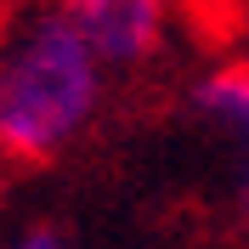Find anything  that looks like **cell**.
Wrapping results in <instances>:
<instances>
[{"instance_id":"3957f363","label":"cell","mask_w":249,"mask_h":249,"mask_svg":"<svg viewBox=\"0 0 249 249\" xmlns=\"http://www.w3.org/2000/svg\"><path fill=\"white\" fill-rule=\"evenodd\" d=\"M193 113L227 147V193L238 221L249 227V62H227L193 85Z\"/></svg>"},{"instance_id":"7a4b0ae2","label":"cell","mask_w":249,"mask_h":249,"mask_svg":"<svg viewBox=\"0 0 249 249\" xmlns=\"http://www.w3.org/2000/svg\"><path fill=\"white\" fill-rule=\"evenodd\" d=\"M62 12L79 23V34L113 74H130L164 51L176 0H62Z\"/></svg>"},{"instance_id":"6da1fadb","label":"cell","mask_w":249,"mask_h":249,"mask_svg":"<svg viewBox=\"0 0 249 249\" xmlns=\"http://www.w3.org/2000/svg\"><path fill=\"white\" fill-rule=\"evenodd\" d=\"M113 68L62 12L29 0L0 17V159L46 164L68 153L108 108Z\"/></svg>"},{"instance_id":"277c9868","label":"cell","mask_w":249,"mask_h":249,"mask_svg":"<svg viewBox=\"0 0 249 249\" xmlns=\"http://www.w3.org/2000/svg\"><path fill=\"white\" fill-rule=\"evenodd\" d=\"M6 249H74V244H68L57 227H29V232H17Z\"/></svg>"},{"instance_id":"5b68a950","label":"cell","mask_w":249,"mask_h":249,"mask_svg":"<svg viewBox=\"0 0 249 249\" xmlns=\"http://www.w3.org/2000/svg\"><path fill=\"white\" fill-rule=\"evenodd\" d=\"M0 6H6V0H0Z\"/></svg>"}]
</instances>
